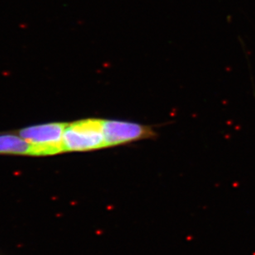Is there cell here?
I'll list each match as a JSON object with an SVG mask.
<instances>
[{
	"mask_svg": "<svg viewBox=\"0 0 255 255\" xmlns=\"http://www.w3.org/2000/svg\"><path fill=\"white\" fill-rule=\"evenodd\" d=\"M103 122L89 118L67 124L63 135L64 151H87L106 147Z\"/></svg>",
	"mask_w": 255,
	"mask_h": 255,
	"instance_id": "6da1fadb",
	"label": "cell"
},
{
	"mask_svg": "<svg viewBox=\"0 0 255 255\" xmlns=\"http://www.w3.org/2000/svg\"><path fill=\"white\" fill-rule=\"evenodd\" d=\"M105 145L114 146L136 140L153 139L157 136L155 130L149 126L122 121H104Z\"/></svg>",
	"mask_w": 255,
	"mask_h": 255,
	"instance_id": "3957f363",
	"label": "cell"
},
{
	"mask_svg": "<svg viewBox=\"0 0 255 255\" xmlns=\"http://www.w3.org/2000/svg\"><path fill=\"white\" fill-rule=\"evenodd\" d=\"M65 123H49L22 129L18 135L32 146L33 155H52L64 151L63 135Z\"/></svg>",
	"mask_w": 255,
	"mask_h": 255,
	"instance_id": "7a4b0ae2",
	"label": "cell"
},
{
	"mask_svg": "<svg viewBox=\"0 0 255 255\" xmlns=\"http://www.w3.org/2000/svg\"><path fill=\"white\" fill-rule=\"evenodd\" d=\"M0 154L33 155L32 146L21 136L0 135Z\"/></svg>",
	"mask_w": 255,
	"mask_h": 255,
	"instance_id": "277c9868",
	"label": "cell"
}]
</instances>
